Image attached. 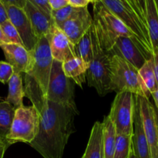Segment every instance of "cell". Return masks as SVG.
I'll return each instance as SVG.
<instances>
[{
	"label": "cell",
	"mask_w": 158,
	"mask_h": 158,
	"mask_svg": "<svg viewBox=\"0 0 158 158\" xmlns=\"http://www.w3.org/2000/svg\"><path fill=\"white\" fill-rule=\"evenodd\" d=\"M25 97L40 114V131L29 143L43 158H63L65 148L74 132L73 110L51 102L43 96L35 80L25 74Z\"/></svg>",
	"instance_id": "1"
},
{
	"label": "cell",
	"mask_w": 158,
	"mask_h": 158,
	"mask_svg": "<svg viewBox=\"0 0 158 158\" xmlns=\"http://www.w3.org/2000/svg\"><path fill=\"white\" fill-rule=\"evenodd\" d=\"M94 26L100 40V44L106 52L109 53L117 38L120 36H127L134 40L148 60L152 58V56L145 50L135 34L133 33L99 0L94 3Z\"/></svg>",
	"instance_id": "2"
},
{
	"label": "cell",
	"mask_w": 158,
	"mask_h": 158,
	"mask_svg": "<svg viewBox=\"0 0 158 158\" xmlns=\"http://www.w3.org/2000/svg\"><path fill=\"white\" fill-rule=\"evenodd\" d=\"M93 43V58L86 73L88 85L94 87L99 95L104 97L110 91L111 56L104 50L100 44L93 23L91 26Z\"/></svg>",
	"instance_id": "3"
},
{
	"label": "cell",
	"mask_w": 158,
	"mask_h": 158,
	"mask_svg": "<svg viewBox=\"0 0 158 158\" xmlns=\"http://www.w3.org/2000/svg\"><path fill=\"white\" fill-rule=\"evenodd\" d=\"M110 66V93L128 91L134 95L148 98L138 70L134 66L116 55L111 56Z\"/></svg>",
	"instance_id": "4"
},
{
	"label": "cell",
	"mask_w": 158,
	"mask_h": 158,
	"mask_svg": "<svg viewBox=\"0 0 158 158\" xmlns=\"http://www.w3.org/2000/svg\"><path fill=\"white\" fill-rule=\"evenodd\" d=\"M29 52L30 60L25 74L29 75L35 80L43 96L46 97L51 69L53 63L47 37L43 36L39 39L33 50Z\"/></svg>",
	"instance_id": "5"
},
{
	"label": "cell",
	"mask_w": 158,
	"mask_h": 158,
	"mask_svg": "<svg viewBox=\"0 0 158 158\" xmlns=\"http://www.w3.org/2000/svg\"><path fill=\"white\" fill-rule=\"evenodd\" d=\"M40 114L34 106L16 108L10 132L6 137L9 145L17 142L30 143L40 131Z\"/></svg>",
	"instance_id": "6"
},
{
	"label": "cell",
	"mask_w": 158,
	"mask_h": 158,
	"mask_svg": "<svg viewBox=\"0 0 158 158\" xmlns=\"http://www.w3.org/2000/svg\"><path fill=\"white\" fill-rule=\"evenodd\" d=\"M46 99L69 108L77 115L79 114L74 100V86L72 81L64 74L63 63L54 60L48 84Z\"/></svg>",
	"instance_id": "7"
},
{
	"label": "cell",
	"mask_w": 158,
	"mask_h": 158,
	"mask_svg": "<svg viewBox=\"0 0 158 158\" xmlns=\"http://www.w3.org/2000/svg\"><path fill=\"white\" fill-rule=\"evenodd\" d=\"M117 17L140 40L145 50L153 56L148 27L125 0H99Z\"/></svg>",
	"instance_id": "8"
},
{
	"label": "cell",
	"mask_w": 158,
	"mask_h": 158,
	"mask_svg": "<svg viewBox=\"0 0 158 158\" xmlns=\"http://www.w3.org/2000/svg\"><path fill=\"white\" fill-rule=\"evenodd\" d=\"M135 95L128 91L117 93L111 106L109 117L117 135L132 136Z\"/></svg>",
	"instance_id": "9"
},
{
	"label": "cell",
	"mask_w": 158,
	"mask_h": 158,
	"mask_svg": "<svg viewBox=\"0 0 158 158\" xmlns=\"http://www.w3.org/2000/svg\"><path fill=\"white\" fill-rule=\"evenodd\" d=\"M6 9L9 20L16 29L23 46L29 52L33 50L38 42V38L34 33L25 11L23 9L13 6H6Z\"/></svg>",
	"instance_id": "10"
},
{
	"label": "cell",
	"mask_w": 158,
	"mask_h": 158,
	"mask_svg": "<svg viewBox=\"0 0 158 158\" xmlns=\"http://www.w3.org/2000/svg\"><path fill=\"white\" fill-rule=\"evenodd\" d=\"M109 54L118 56L132 65L137 70L143 66L148 59L132 39L127 36L117 38Z\"/></svg>",
	"instance_id": "11"
},
{
	"label": "cell",
	"mask_w": 158,
	"mask_h": 158,
	"mask_svg": "<svg viewBox=\"0 0 158 158\" xmlns=\"http://www.w3.org/2000/svg\"><path fill=\"white\" fill-rule=\"evenodd\" d=\"M93 23L94 19L91 17L87 7L80 8L69 19L63 23L60 29L63 30L71 43L75 46L90 28Z\"/></svg>",
	"instance_id": "12"
},
{
	"label": "cell",
	"mask_w": 158,
	"mask_h": 158,
	"mask_svg": "<svg viewBox=\"0 0 158 158\" xmlns=\"http://www.w3.org/2000/svg\"><path fill=\"white\" fill-rule=\"evenodd\" d=\"M49 40L51 53L54 60L63 63L76 56L75 46L66 34L54 25L46 36Z\"/></svg>",
	"instance_id": "13"
},
{
	"label": "cell",
	"mask_w": 158,
	"mask_h": 158,
	"mask_svg": "<svg viewBox=\"0 0 158 158\" xmlns=\"http://www.w3.org/2000/svg\"><path fill=\"white\" fill-rule=\"evenodd\" d=\"M132 148L137 158H151L149 146L143 131L140 107L135 95L134 113V133L132 135Z\"/></svg>",
	"instance_id": "14"
},
{
	"label": "cell",
	"mask_w": 158,
	"mask_h": 158,
	"mask_svg": "<svg viewBox=\"0 0 158 158\" xmlns=\"http://www.w3.org/2000/svg\"><path fill=\"white\" fill-rule=\"evenodd\" d=\"M23 10L29 18L34 33L38 40L43 36H47L52 27L54 26L52 16L39 10L28 0L26 6L23 8Z\"/></svg>",
	"instance_id": "15"
},
{
	"label": "cell",
	"mask_w": 158,
	"mask_h": 158,
	"mask_svg": "<svg viewBox=\"0 0 158 158\" xmlns=\"http://www.w3.org/2000/svg\"><path fill=\"white\" fill-rule=\"evenodd\" d=\"M0 47L4 52L7 63L13 67L14 73H26L30 60V52L21 45L9 43Z\"/></svg>",
	"instance_id": "16"
},
{
	"label": "cell",
	"mask_w": 158,
	"mask_h": 158,
	"mask_svg": "<svg viewBox=\"0 0 158 158\" xmlns=\"http://www.w3.org/2000/svg\"><path fill=\"white\" fill-rule=\"evenodd\" d=\"M89 64L82 59L75 56L63 63V69L66 77L73 80L79 86L83 87L86 79Z\"/></svg>",
	"instance_id": "17"
},
{
	"label": "cell",
	"mask_w": 158,
	"mask_h": 158,
	"mask_svg": "<svg viewBox=\"0 0 158 158\" xmlns=\"http://www.w3.org/2000/svg\"><path fill=\"white\" fill-rule=\"evenodd\" d=\"M82 158H103V123L97 121L94 123L87 147Z\"/></svg>",
	"instance_id": "18"
},
{
	"label": "cell",
	"mask_w": 158,
	"mask_h": 158,
	"mask_svg": "<svg viewBox=\"0 0 158 158\" xmlns=\"http://www.w3.org/2000/svg\"><path fill=\"white\" fill-rule=\"evenodd\" d=\"M146 21L153 53L158 52V12L154 0H145Z\"/></svg>",
	"instance_id": "19"
},
{
	"label": "cell",
	"mask_w": 158,
	"mask_h": 158,
	"mask_svg": "<svg viewBox=\"0 0 158 158\" xmlns=\"http://www.w3.org/2000/svg\"><path fill=\"white\" fill-rule=\"evenodd\" d=\"M8 83H9V93L6 101L10 103L15 109L23 106V97H25V91L23 84L22 74L14 73Z\"/></svg>",
	"instance_id": "20"
},
{
	"label": "cell",
	"mask_w": 158,
	"mask_h": 158,
	"mask_svg": "<svg viewBox=\"0 0 158 158\" xmlns=\"http://www.w3.org/2000/svg\"><path fill=\"white\" fill-rule=\"evenodd\" d=\"M115 128L109 116L104 117L103 121V158H114L116 145Z\"/></svg>",
	"instance_id": "21"
},
{
	"label": "cell",
	"mask_w": 158,
	"mask_h": 158,
	"mask_svg": "<svg viewBox=\"0 0 158 158\" xmlns=\"http://www.w3.org/2000/svg\"><path fill=\"white\" fill-rule=\"evenodd\" d=\"M138 72L140 79H141L142 83H143V88H144L145 94H146L147 97L149 99L151 94L158 89L157 80H156L154 71L152 58L147 60L146 63L139 69Z\"/></svg>",
	"instance_id": "22"
},
{
	"label": "cell",
	"mask_w": 158,
	"mask_h": 158,
	"mask_svg": "<svg viewBox=\"0 0 158 158\" xmlns=\"http://www.w3.org/2000/svg\"><path fill=\"white\" fill-rule=\"evenodd\" d=\"M15 109L8 102L0 103V138L6 140L10 132Z\"/></svg>",
	"instance_id": "23"
},
{
	"label": "cell",
	"mask_w": 158,
	"mask_h": 158,
	"mask_svg": "<svg viewBox=\"0 0 158 158\" xmlns=\"http://www.w3.org/2000/svg\"><path fill=\"white\" fill-rule=\"evenodd\" d=\"M91 26L84 35L82 36L80 41L75 45L76 56L82 59L83 61L90 64L93 58V43L91 37Z\"/></svg>",
	"instance_id": "24"
},
{
	"label": "cell",
	"mask_w": 158,
	"mask_h": 158,
	"mask_svg": "<svg viewBox=\"0 0 158 158\" xmlns=\"http://www.w3.org/2000/svg\"><path fill=\"white\" fill-rule=\"evenodd\" d=\"M132 147V136L117 135L114 158H128Z\"/></svg>",
	"instance_id": "25"
},
{
	"label": "cell",
	"mask_w": 158,
	"mask_h": 158,
	"mask_svg": "<svg viewBox=\"0 0 158 158\" xmlns=\"http://www.w3.org/2000/svg\"><path fill=\"white\" fill-rule=\"evenodd\" d=\"M79 9L80 8L73 7L69 5L58 10L52 11V18L54 22V25L60 29L63 23L69 19L79 10Z\"/></svg>",
	"instance_id": "26"
},
{
	"label": "cell",
	"mask_w": 158,
	"mask_h": 158,
	"mask_svg": "<svg viewBox=\"0 0 158 158\" xmlns=\"http://www.w3.org/2000/svg\"><path fill=\"white\" fill-rule=\"evenodd\" d=\"M0 26H1L2 30L5 36L6 37L9 43L21 45V46H23L22 40L20 39L16 29L9 19L5 22V23H3L2 24L0 25Z\"/></svg>",
	"instance_id": "27"
},
{
	"label": "cell",
	"mask_w": 158,
	"mask_h": 158,
	"mask_svg": "<svg viewBox=\"0 0 158 158\" xmlns=\"http://www.w3.org/2000/svg\"><path fill=\"white\" fill-rule=\"evenodd\" d=\"M14 74V69L9 63L0 61V82L3 84L9 83V80Z\"/></svg>",
	"instance_id": "28"
},
{
	"label": "cell",
	"mask_w": 158,
	"mask_h": 158,
	"mask_svg": "<svg viewBox=\"0 0 158 158\" xmlns=\"http://www.w3.org/2000/svg\"><path fill=\"white\" fill-rule=\"evenodd\" d=\"M35 8L44 12L46 15L52 16V9L49 4L48 0H28Z\"/></svg>",
	"instance_id": "29"
},
{
	"label": "cell",
	"mask_w": 158,
	"mask_h": 158,
	"mask_svg": "<svg viewBox=\"0 0 158 158\" xmlns=\"http://www.w3.org/2000/svg\"><path fill=\"white\" fill-rule=\"evenodd\" d=\"M48 2L52 11L58 10L69 6L68 0H48Z\"/></svg>",
	"instance_id": "30"
},
{
	"label": "cell",
	"mask_w": 158,
	"mask_h": 158,
	"mask_svg": "<svg viewBox=\"0 0 158 158\" xmlns=\"http://www.w3.org/2000/svg\"><path fill=\"white\" fill-rule=\"evenodd\" d=\"M125 1H126L128 3V5H129V6H131V8H132L133 10H134V12H136V14H137V15L139 16V18H140V19L142 20V22H143V23H144V24L146 25V26H147L146 19L143 18V15H142L141 12H140V8H139L138 4H137V0H125ZM147 27H148V26H147Z\"/></svg>",
	"instance_id": "31"
},
{
	"label": "cell",
	"mask_w": 158,
	"mask_h": 158,
	"mask_svg": "<svg viewBox=\"0 0 158 158\" xmlns=\"http://www.w3.org/2000/svg\"><path fill=\"white\" fill-rule=\"evenodd\" d=\"M0 1L4 4L5 6H13L23 9L24 6H26V3L27 2V0H0Z\"/></svg>",
	"instance_id": "32"
},
{
	"label": "cell",
	"mask_w": 158,
	"mask_h": 158,
	"mask_svg": "<svg viewBox=\"0 0 158 158\" xmlns=\"http://www.w3.org/2000/svg\"><path fill=\"white\" fill-rule=\"evenodd\" d=\"M69 6L75 8H83L87 7L89 4L88 0H68Z\"/></svg>",
	"instance_id": "33"
},
{
	"label": "cell",
	"mask_w": 158,
	"mask_h": 158,
	"mask_svg": "<svg viewBox=\"0 0 158 158\" xmlns=\"http://www.w3.org/2000/svg\"><path fill=\"white\" fill-rule=\"evenodd\" d=\"M8 19H9V18H8V14L6 6L0 1V25L2 24L6 21H7Z\"/></svg>",
	"instance_id": "34"
},
{
	"label": "cell",
	"mask_w": 158,
	"mask_h": 158,
	"mask_svg": "<svg viewBox=\"0 0 158 158\" xmlns=\"http://www.w3.org/2000/svg\"><path fill=\"white\" fill-rule=\"evenodd\" d=\"M10 145L9 144V143L6 140H2V139L0 138V158H3L6 149Z\"/></svg>",
	"instance_id": "35"
},
{
	"label": "cell",
	"mask_w": 158,
	"mask_h": 158,
	"mask_svg": "<svg viewBox=\"0 0 158 158\" xmlns=\"http://www.w3.org/2000/svg\"><path fill=\"white\" fill-rule=\"evenodd\" d=\"M152 60H153V64H154V74H155L156 80H157V83L158 86V52L153 55Z\"/></svg>",
	"instance_id": "36"
},
{
	"label": "cell",
	"mask_w": 158,
	"mask_h": 158,
	"mask_svg": "<svg viewBox=\"0 0 158 158\" xmlns=\"http://www.w3.org/2000/svg\"><path fill=\"white\" fill-rule=\"evenodd\" d=\"M137 2L143 18L146 19V4H145V0H137Z\"/></svg>",
	"instance_id": "37"
},
{
	"label": "cell",
	"mask_w": 158,
	"mask_h": 158,
	"mask_svg": "<svg viewBox=\"0 0 158 158\" xmlns=\"http://www.w3.org/2000/svg\"><path fill=\"white\" fill-rule=\"evenodd\" d=\"M5 44H9V42L8 41L6 37L5 36L4 33H3L2 30L1 26H0V46Z\"/></svg>",
	"instance_id": "38"
},
{
	"label": "cell",
	"mask_w": 158,
	"mask_h": 158,
	"mask_svg": "<svg viewBox=\"0 0 158 158\" xmlns=\"http://www.w3.org/2000/svg\"><path fill=\"white\" fill-rule=\"evenodd\" d=\"M151 96H152L153 99H154V103H155L156 108H157L158 110V89L156 91H154V93H152V94H151Z\"/></svg>",
	"instance_id": "39"
},
{
	"label": "cell",
	"mask_w": 158,
	"mask_h": 158,
	"mask_svg": "<svg viewBox=\"0 0 158 158\" xmlns=\"http://www.w3.org/2000/svg\"><path fill=\"white\" fill-rule=\"evenodd\" d=\"M128 158H137V157H136V155H135V154H134V150H133L132 147H131V152H130V155H129V157H128Z\"/></svg>",
	"instance_id": "40"
},
{
	"label": "cell",
	"mask_w": 158,
	"mask_h": 158,
	"mask_svg": "<svg viewBox=\"0 0 158 158\" xmlns=\"http://www.w3.org/2000/svg\"><path fill=\"white\" fill-rule=\"evenodd\" d=\"M154 110H155V117H156V122H157V131H158V110L157 108L154 106Z\"/></svg>",
	"instance_id": "41"
},
{
	"label": "cell",
	"mask_w": 158,
	"mask_h": 158,
	"mask_svg": "<svg viewBox=\"0 0 158 158\" xmlns=\"http://www.w3.org/2000/svg\"><path fill=\"white\" fill-rule=\"evenodd\" d=\"M154 2H155V5H156V7H157V12H158V0H154Z\"/></svg>",
	"instance_id": "42"
},
{
	"label": "cell",
	"mask_w": 158,
	"mask_h": 158,
	"mask_svg": "<svg viewBox=\"0 0 158 158\" xmlns=\"http://www.w3.org/2000/svg\"><path fill=\"white\" fill-rule=\"evenodd\" d=\"M88 1H89V3L91 2V3H93V4H94V3H95L97 1V0H88Z\"/></svg>",
	"instance_id": "43"
}]
</instances>
